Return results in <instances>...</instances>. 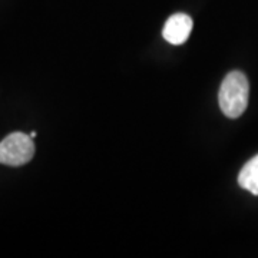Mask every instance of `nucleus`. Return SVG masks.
<instances>
[{
  "mask_svg": "<svg viewBox=\"0 0 258 258\" xmlns=\"http://www.w3.org/2000/svg\"><path fill=\"white\" fill-rule=\"evenodd\" d=\"M249 85L247 76L240 71H232L224 78L218 92L222 113L231 118H240L248 106Z\"/></svg>",
  "mask_w": 258,
  "mask_h": 258,
  "instance_id": "f257e3e1",
  "label": "nucleus"
},
{
  "mask_svg": "<svg viewBox=\"0 0 258 258\" xmlns=\"http://www.w3.org/2000/svg\"><path fill=\"white\" fill-rule=\"evenodd\" d=\"M35 157V144L30 135L22 132L10 134L0 142V164L22 166Z\"/></svg>",
  "mask_w": 258,
  "mask_h": 258,
  "instance_id": "f03ea898",
  "label": "nucleus"
},
{
  "mask_svg": "<svg viewBox=\"0 0 258 258\" xmlns=\"http://www.w3.org/2000/svg\"><path fill=\"white\" fill-rule=\"evenodd\" d=\"M192 19L185 13H175L166 20L162 36L171 45H182L188 40L192 30Z\"/></svg>",
  "mask_w": 258,
  "mask_h": 258,
  "instance_id": "7ed1b4c3",
  "label": "nucleus"
},
{
  "mask_svg": "<svg viewBox=\"0 0 258 258\" xmlns=\"http://www.w3.org/2000/svg\"><path fill=\"white\" fill-rule=\"evenodd\" d=\"M238 184L241 188H244L252 195H258V155L251 158L242 166L238 175Z\"/></svg>",
  "mask_w": 258,
  "mask_h": 258,
  "instance_id": "20e7f679",
  "label": "nucleus"
},
{
  "mask_svg": "<svg viewBox=\"0 0 258 258\" xmlns=\"http://www.w3.org/2000/svg\"><path fill=\"white\" fill-rule=\"evenodd\" d=\"M37 134H36V131H32V132H30V138H35V137H36Z\"/></svg>",
  "mask_w": 258,
  "mask_h": 258,
  "instance_id": "39448f33",
  "label": "nucleus"
}]
</instances>
